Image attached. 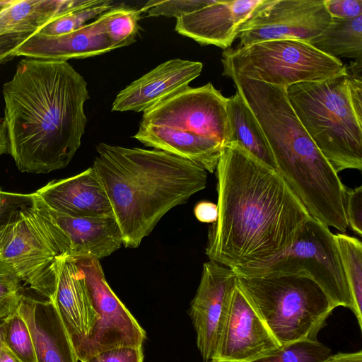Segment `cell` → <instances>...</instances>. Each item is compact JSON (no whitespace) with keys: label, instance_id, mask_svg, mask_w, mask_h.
<instances>
[{"label":"cell","instance_id":"obj_20","mask_svg":"<svg viewBox=\"0 0 362 362\" xmlns=\"http://www.w3.org/2000/svg\"><path fill=\"white\" fill-rule=\"evenodd\" d=\"M55 301L78 354L93 331L98 314L81 270L67 255L57 259Z\"/></svg>","mask_w":362,"mask_h":362},{"label":"cell","instance_id":"obj_21","mask_svg":"<svg viewBox=\"0 0 362 362\" xmlns=\"http://www.w3.org/2000/svg\"><path fill=\"white\" fill-rule=\"evenodd\" d=\"M35 194L49 207L68 215L114 216L109 199L92 167L76 175L50 181Z\"/></svg>","mask_w":362,"mask_h":362},{"label":"cell","instance_id":"obj_18","mask_svg":"<svg viewBox=\"0 0 362 362\" xmlns=\"http://www.w3.org/2000/svg\"><path fill=\"white\" fill-rule=\"evenodd\" d=\"M262 0L214 1L177 18L175 30L201 45L228 49L237 38L240 25Z\"/></svg>","mask_w":362,"mask_h":362},{"label":"cell","instance_id":"obj_10","mask_svg":"<svg viewBox=\"0 0 362 362\" xmlns=\"http://www.w3.org/2000/svg\"><path fill=\"white\" fill-rule=\"evenodd\" d=\"M71 258L82 273L98 314L90 337L77 354L78 361L116 346H142L146 332L108 285L99 259Z\"/></svg>","mask_w":362,"mask_h":362},{"label":"cell","instance_id":"obj_36","mask_svg":"<svg viewBox=\"0 0 362 362\" xmlns=\"http://www.w3.org/2000/svg\"><path fill=\"white\" fill-rule=\"evenodd\" d=\"M33 194L8 192L0 189V215L19 209L28 204Z\"/></svg>","mask_w":362,"mask_h":362},{"label":"cell","instance_id":"obj_32","mask_svg":"<svg viewBox=\"0 0 362 362\" xmlns=\"http://www.w3.org/2000/svg\"><path fill=\"white\" fill-rule=\"evenodd\" d=\"M214 1V0H153L148 1L141 10L142 12L148 11L149 16H164L178 18L197 11Z\"/></svg>","mask_w":362,"mask_h":362},{"label":"cell","instance_id":"obj_17","mask_svg":"<svg viewBox=\"0 0 362 362\" xmlns=\"http://www.w3.org/2000/svg\"><path fill=\"white\" fill-rule=\"evenodd\" d=\"M202 68L199 62L166 61L121 90L112 103V111L144 112L188 86L200 75Z\"/></svg>","mask_w":362,"mask_h":362},{"label":"cell","instance_id":"obj_27","mask_svg":"<svg viewBox=\"0 0 362 362\" xmlns=\"http://www.w3.org/2000/svg\"><path fill=\"white\" fill-rule=\"evenodd\" d=\"M141 13V8L119 6L113 7L100 16L105 33L114 49L129 45L135 41Z\"/></svg>","mask_w":362,"mask_h":362},{"label":"cell","instance_id":"obj_34","mask_svg":"<svg viewBox=\"0 0 362 362\" xmlns=\"http://www.w3.org/2000/svg\"><path fill=\"white\" fill-rule=\"evenodd\" d=\"M345 211L348 227L358 235H362V186L347 189Z\"/></svg>","mask_w":362,"mask_h":362},{"label":"cell","instance_id":"obj_28","mask_svg":"<svg viewBox=\"0 0 362 362\" xmlns=\"http://www.w3.org/2000/svg\"><path fill=\"white\" fill-rule=\"evenodd\" d=\"M331 349L317 339L295 341L250 362H325Z\"/></svg>","mask_w":362,"mask_h":362},{"label":"cell","instance_id":"obj_31","mask_svg":"<svg viewBox=\"0 0 362 362\" xmlns=\"http://www.w3.org/2000/svg\"><path fill=\"white\" fill-rule=\"evenodd\" d=\"M21 290V281L10 265L0 258V321L17 313Z\"/></svg>","mask_w":362,"mask_h":362},{"label":"cell","instance_id":"obj_25","mask_svg":"<svg viewBox=\"0 0 362 362\" xmlns=\"http://www.w3.org/2000/svg\"><path fill=\"white\" fill-rule=\"evenodd\" d=\"M308 43L333 58L362 59V16L352 19L332 18L325 30Z\"/></svg>","mask_w":362,"mask_h":362},{"label":"cell","instance_id":"obj_37","mask_svg":"<svg viewBox=\"0 0 362 362\" xmlns=\"http://www.w3.org/2000/svg\"><path fill=\"white\" fill-rule=\"evenodd\" d=\"M194 213L199 221L214 223L218 217L217 205L210 202H200L195 206Z\"/></svg>","mask_w":362,"mask_h":362},{"label":"cell","instance_id":"obj_16","mask_svg":"<svg viewBox=\"0 0 362 362\" xmlns=\"http://www.w3.org/2000/svg\"><path fill=\"white\" fill-rule=\"evenodd\" d=\"M17 313L26 323L37 362H78L76 351L55 300L22 293Z\"/></svg>","mask_w":362,"mask_h":362},{"label":"cell","instance_id":"obj_33","mask_svg":"<svg viewBox=\"0 0 362 362\" xmlns=\"http://www.w3.org/2000/svg\"><path fill=\"white\" fill-rule=\"evenodd\" d=\"M142 346H120L100 351L83 362H143Z\"/></svg>","mask_w":362,"mask_h":362},{"label":"cell","instance_id":"obj_41","mask_svg":"<svg viewBox=\"0 0 362 362\" xmlns=\"http://www.w3.org/2000/svg\"><path fill=\"white\" fill-rule=\"evenodd\" d=\"M0 362H20L6 344L2 341L0 349Z\"/></svg>","mask_w":362,"mask_h":362},{"label":"cell","instance_id":"obj_38","mask_svg":"<svg viewBox=\"0 0 362 362\" xmlns=\"http://www.w3.org/2000/svg\"><path fill=\"white\" fill-rule=\"evenodd\" d=\"M21 209V208L0 215V250L17 220Z\"/></svg>","mask_w":362,"mask_h":362},{"label":"cell","instance_id":"obj_39","mask_svg":"<svg viewBox=\"0 0 362 362\" xmlns=\"http://www.w3.org/2000/svg\"><path fill=\"white\" fill-rule=\"evenodd\" d=\"M325 362H362V351L332 354Z\"/></svg>","mask_w":362,"mask_h":362},{"label":"cell","instance_id":"obj_8","mask_svg":"<svg viewBox=\"0 0 362 362\" xmlns=\"http://www.w3.org/2000/svg\"><path fill=\"white\" fill-rule=\"evenodd\" d=\"M66 255L60 234L41 199L20 210L17 220L0 250V258L13 269L21 283L42 298L55 300L57 263Z\"/></svg>","mask_w":362,"mask_h":362},{"label":"cell","instance_id":"obj_24","mask_svg":"<svg viewBox=\"0 0 362 362\" xmlns=\"http://www.w3.org/2000/svg\"><path fill=\"white\" fill-rule=\"evenodd\" d=\"M227 112L229 143L238 144L258 160L276 170L266 136L253 112L237 90L227 98Z\"/></svg>","mask_w":362,"mask_h":362},{"label":"cell","instance_id":"obj_42","mask_svg":"<svg viewBox=\"0 0 362 362\" xmlns=\"http://www.w3.org/2000/svg\"><path fill=\"white\" fill-rule=\"evenodd\" d=\"M5 321H0V349L4 339Z\"/></svg>","mask_w":362,"mask_h":362},{"label":"cell","instance_id":"obj_4","mask_svg":"<svg viewBox=\"0 0 362 362\" xmlns=\"http://www.w3.org/2000/svg\"><path fill=\"white\" fill-rule=\"evenodd\" d=\"M223 76L232 79L253 112L269 145L276 171L309 215L323 223L343 216L347 188L296 115L287 88L231 72Z\"/></svg>","mask_w":362,"mask_h":362},{"label":"cell","instance_id":"obj_40","mask_svg":"<svg viewBox=\"0 0 362 362\" xmlns=\"http://www.w3.org/2000/svg\"><path fill=\"white\" fill-rule=\"evenodd\" d=\"M9 153V141L4 119L0 117V156Z\"/></svg>","mask_w":362,"mask_h":362},{"label":"cell","instance_id":"obj_14","mask_svg":"<svg viewBox=\"0 0 362 362\" xmlns=\"http://www.w3.org/2000/svg\"><path fill=\"white\" fill-rule=\"evenodd\" d=\"M280 346L236 283L214 358L250 362Z\"/></svg>","mask_w":362,"mask_h":362},{"label":"cell","instance_id":"obj_9","mask_svg":"<svg viewBox=\"0 0 362 362\" xmlns=\"http://www.w3.org/2000/svg\"><path fill=\"white\" fill-rule=\"evenodd\" d=\"M237 276H269L303 274L313 280L337 307L352 309L351 295L334 234L310 217L296 241L260 264L232 269Z\"/></svg>","mask_w":362,"mask_h":362},{"label":"cell","instance_id":"obj_26","mask_svg":"<svg viewBox=\"0 0 362 362\" xmlns=\"http://www.w3.org/2000/svg\"><path fill=\"white\" fill-rule=\"evenodd\" d=\"M348 284L354 313L362 328V243L343 233L334 235Z\"/></svg>","mask_w":362,"mask_h":362},{"label":"cell","instance_id":"obj_5","mask_svg":"<svg viewBox=\"0 0 362 362\" xmlns=\"http://www.w3.org/2000/svg\"><path fill=\"white\" fill-rule=\"evenodd\" d=\"M286 93L302 125L335 171H361L362 115L351 99L347 66L327 79L291 85Z\"/></svg>","mask_w":362,"mask_h":362},{"label":"cell","instance_id":"obj_3","mask_svg":"<svg viewBox=\"0 0 362 362\" xmlns=\"http://www.w3.org/2000/svg\"><path fill=\"white\" fill-rule=\"evenodd\" d=\"M96 151L92 168L125 247H138L165 214L206 187V170L163 151L104 143Z\"/></svg>","mask_w":362,"mask_h":362},{"label":"cell","instance_id":"obj_22","mask_svg":"<svg viewBox=\"0 0 362 362\" xmlns=\"http://www.w3.org/2000/svg\"><path fill=\"white\" fill-rule=\"evenodd\" d=\"M113 49L99 16L94 21L68 33L46 35L37 33L20 47L16 56L67 61L94 57Z\"/></svg>","mask_w":362,"mask_h":362},{"label":"cell","instance_id":"obj_30","mask_svg":"<svg viewBox=\"0 0 362 362\" xmlns=\"http://www.w3.org/2000/svg\"><path fill=\"white\" fill-rule=\"evenodd\" d=\"M4 341L20 362H37L28 327L16 313L5 320Z\"/></svg>","mask_w":362,"mask_h":362},{"label":"cell","instance_id":"obj_23","mask_svg":"<svg viewBox=\"0 0 362 362\" xmlns=\"http://www.w3.org/2000/svg\"><path fill=\"white\" fill-rule=\"evenodd\" d=\"M134 138L146 146L196 163L211 173L216 170L223 148L214 139L166 126L140 124Z\"/></svg>","mask_w":362,"mask_h":362},{"label":"cell","instance_id":"obj_44","mask_svg":"<svg viewBox=\"0 0 362 362\" xmlns=\"http://www.w3.org/2000/svg\"><path fill=\"white\" fill-rule=\"evenodd\" d=\"M209 362H238V361H226V360H220L216 358H213Z\"/></svg>","mask_w":362,"mask_h":362},{"label":"cell","instance_id":"obj_29","mask_svg":"<svg viewBox=\"0 0 362 362\" xmlns=\"http://www.w3.org/2000/svg\"><path fill=\"white\" fill-rule=\"evenodd\" d=\"M112 2V0H90L84 6L49 22L39 33L46 35H59L74 31L90 19L113 8Z\"/></svg>","mask_w":362,"mask_h":362},{"label":"cell","instance_id":"obj_2","mask_svg":"<svg viewBox=\"0 0 362 362\" xmlns=\"http://www.w3.org/2000/svg\"><path fill=\"white\" fill-rule=\"evenodd\" d=\"M9 153L18 169L48 173L68 165L87 118V83L67 61L25 57L3 86Z\"/></svg>","mask_w":362,"mask_h":362},{"label":"cell","instance_id":"obj_11","mask_svg":"<svg viewBox=\"0 0 362 362\" xmlns=\"http://www.w3.org/2000/svg\"><path fill=\"white\" fill-rule=\"evenodd\" d=\"M140 124L166 126L229 143L227 98L211 83L189 86L144 112Z\"/></svg>","mask_w":362,"mask_h":362},{"label":"cell","instance_id":"obj_43","mask_svg":"<svg viewBox=\"0 0 362 362\" xmlns=\"http://www.w3.org/2000/svg\"><path fill=\"white\" fill-rule=\"evenodd\" d=\"M15 0H0V10L11 4Z\"/></svg>","mask_w":362,"mask_h":362},{"label":"cell","instance_id":"obj_15","mask_svg":"<svg viewBox=\"0 0 362 362\" xmlns=\"http://www.w3.org/2000/svg\"><path fill=\"white\" fill-rule=\"evenodd\" d=\"M90 0H15L0 10V64L49 22L88 4Z\"/></svg>","mask_w":362,"mask_h":362},{"label":"cell","instance_id":"obj_19","mask_svg":"<svg viewBox=\"0 0 362 362\" xmlns=\"http://www.w3.org/2000/svg\"><path fill=\"white\" fill-rule=\"evenodd\" d=\"M42 202L59 232L67 256L100 259L121 247L122 235L113 216H74L56 211Z\"/></svg>","mask_w":362,"mask_h":362},{"label":"cell","instance_id":"obj_1","mask_svg":"<svg viewBox=\"0 0 362 362\" xmlns=\"http://www.w3.org/2000/svg\"><path fill=\"white\" fill-rule=\"evenodd\" d=\"M215 171L218 217L208 233L209 260L231 269L254 267L296 241L311 216L276 170L231 142Z\"/></svg>","mask_w":362,"mask_h":362},{"label":"cell","instance_id":"obj_13","mask_svg":"<svg viewBox=\"0 0 362 362\" xmlns=\"http://www.w3.org/2000/svg\"><path fill=\"white\" fill-rule=\"evenodd\" d=\"M236 283L237 275L230 268L211 260L204 264L190 307L197 344L204 362L215 356Z\"/></svg>","mask_w":362,"mask_h":362},{"label":"cell","instance_id":"obj_35","mask_svg":"<svg viewBox=\"0 0 362 362\" xmlns=\"http://www.w3.org/2000/svg\"><path fill=\"white\" fill-rule=\"evenodd\" d=\"M331 18L352 19L362 16V0H324Z\"/></svg>","mask_w":362,"mask_h":362},{"label":"cell","instance_id":"obj_6","mask_svg":"<svg viewBox=\"0 0 362 362\" xmlns=\"http://www.w3.org/2000/svg\"><path fill=\"white\" fill-rule=\"evenodd\" d=\"M237 285L280 346L317 339L336 306L303 274L237 276Z\"/></svg>","mask_w":362,"mask_h":362},{"label":"cell","instance_id":"obj_12","mask_svg":"<svg viewBox=\"0 0 362 362\" xmlns=\"http://www.w3.org/2000/svg\"><path fill=\"white\" fill-rule=\"evenodd\" d=\"M331 19L324 0H262L239 28L238 47L275 40L308 42Z\"/></svg>","mask_w":362,"mask_h":362},{"label":"cell","instance_id":"obj_7","mask_svg":"<svg viewBox=\"0 0 362 362\" xmlns=\"http://www.w3.org/2000/svg\"><path fill=\"white\" fill-rule=\"evenodd\" d=\"M223 75L235 73L269 85L285 87L331 78L345 67L310 43L275 40L226 49L222 54Z\"/></svg>","mask_w":362,"mask_h":362}]
</instances>
